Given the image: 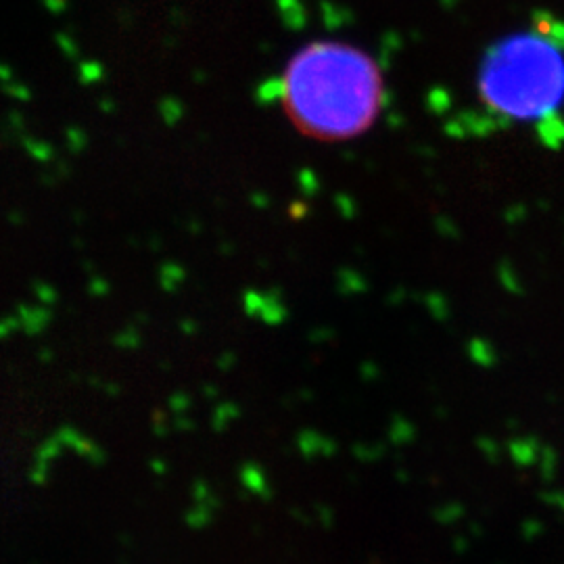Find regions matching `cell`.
<instances>
[{
    "label": "cell",
    "instance_id": "6da1fadb",
    "mask_svg": "<svg viewBox=\"0 0 564 564\" xmlns=\"http://www.w3.org/2000/svg\"><path fill=\"white\" fill-rule=\"evenodd\" d=\"M292 126L316 141H351L366 134L385 107V80L362 48L313 40L297 50L281 82Z\"/></svg>",
    "mask_w": 564,
    "mask_h": 564
},
{
    "label": "cell",
    "instance_id": "7a4b0ae2",
    "mask_svg": "<svg viewBox=\"0 0 564 564\" xmlns=\"http://www.w3.org/2000/svg\"><path fill=\"white\" fill-rule=\"evenodd\" d=\"M483 105L508 122H540L564 103V52L542 34H514L489 48L479 71Z\"/></svg>",
    "mask_w": 564,
    "mask_h": 564
}]
</instances>
